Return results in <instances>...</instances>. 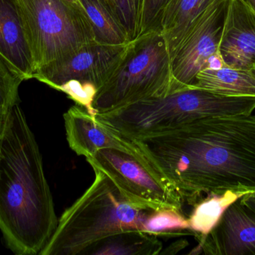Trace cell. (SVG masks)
Masks as SVG:
<instances>
[{"instance_id":"1","label":"cell","mask_w":255,"mask_h":255,"mask_svg":"<svg viewBox=\"0 0 255 255\" xmlns=\"http://www.w3.org/2000/svg\"><path fill=\"white\" fill-rule=\"evenodd\" d=\"M130 140L193 206L210 193L255 191V115L203 118L166 134Z\"/></svg>"},{"instance_id":"2","label":"cell","mask_w":255,"mask_h":255,"mask_svg":"<svg viewBox=\"0 0 255 255\" xmlns=\"http://www.w3.org/2000/svg\"><path fill=\"white\" fill-rule=\"evenodd\" d=\"M58 222L35 136L16 103L0 145V231L15 255H40Z\"/></svg>"},{"instance_id":"3","label":"cell","mask_w":255,"mask_h":255,"mask_svg":"<svg viewBox=\"0 0 255 255\" xmlns=\"http://www.w3.org/2000/svg\"><path fill=\"white\" fill-rule=\"evenodd\" d=\"M94 173L89 188L60 217L40 255H82L108 237L130 230L145 232L153 211L132 206L107 175Z\"/></svg>"},{"instance_id":"4","label":"cell","mask_w":255,"mask_h":255,"mask_svg":"<svg viewBox=\"0 0 255 255\" xmlns=\"http://www.w3.org/2000/svg\"><path fill=\"white\" fill-rule=\"evenodd\" d=\"M255 97H232L191 87L105 113L99 121L129 139L155 137L198 120L251 115Z\"/></svg>"},{"instance_id":"5","label":"cell","mask_w":255,"mask_h":255,"mask_svg":"<svg viewBox=\"0 0 255 255\" xmlns=\"http://www.w3.org/2000/svg\"><path fill=\"white\" fill-rule=\"evenodd\" d=\"M172 76L167 43L160 31L141 34L127 50L94 99L97 114L167 96Z\"/></svg>"},{"instance_id":"6","label":"cell","mask_w":255,"mask_h":255,"mask_svg":"<svg viewBox=\"0 0 255 255\" xmlns=\"http://www.w3.org/2000/svg\"><path fill=\"white\" fill-rule=\"evenodd\" d=\"M16 1L32 58L34 74L96 40L89 19L72 0Z\"/></svg>"},{"instance_id":"7","label":"cell","mask_w":255,"mask_h":255,"mask_svg":"<svg viewBox=\"0 0 255 255\" xmlns=\"http://www.w3.org/2000/svg\"><path fill=\"white\" fill-rule=\"evenodd\" d=\"M94 170L107 175L132 206L157 211L171 209L183 213L184 201L157 172L130 154L105 148L87 157Z\"/></svg>"},{"instance_id":"8","label":"cell","mask_w":255,"mask_h":255,"mask_svg":"<svg viewBox=\"0 0 255 255\" xmlns=\"http://www.w3.org/2000/svg\"><path fill=\"white\" fill-rule=\"evenodd\" d=\"M230 1L215 0L170 53L172 80L169 94L191 88L202 70L221 67L219 46Z\"/></svg>"},{"instance_id":"9","label":"cell","mask_w":255,"mask_h":255,"mask_svg":"<svg viewBox=\"0 0 255 255\" xmlns=\"http://www.w3.org/2000/svg\"><path fill=\"white\" fill-rule=\"evenodd\" d=\"M128 43L108 44L94 40L66 58L40 69L33 78L56 90L71 80L93 84L99 90L121 61Z\"/></svg>"},{"instance_id":"10","label":"cell","mask_w":255,"mask_h":255,"mask_svg":"<svg viewBox=\"0 0 255 255\" xmlns=\"http://www.w3.org/2000/svg\"><path fill=\"white\" fill-rule=\"evenodd\" d=\"M64 119L69 146L78 156L87 158L100 150L112 148L130 154L153 169L133 141L99 121L82 106H72L64 113Z\"/></svg>"},{"instance_id":"11","label":"cell","mask_w":255,"mask_h":255,"mask_svg":"<svg viewBox=\"0 0 255 255\" xmlns=\"http://www.w3.org/2000/svg\"><path fill=\"white\" fill-rule=\"evenodd\" d=\"M189 255H255V215L239 201L232 204L215 228Z\"/></svg>"},{"instance_id":"12","label":"cell","mask_w":255,"mask_h":255,"mask_svg":"<svg viewBox=\"0 0 255 255\" xmlns=\"http://www.w3.org/2000/svg\"><path fill=\"white\" fill-rule=\"evenodd\" d=\"M218 54L222 66L255 69V12L242 0H231Z\"/></svg>"},{"instance_id":"13","label":"cell","mask_w":255,"mask_h":255,"mask_svg":"<svg viewBox=\"0 0 255 255\" xmlns=\"http://www.w3.org/2000/svg\"><path fill=\"white\" fill-rule=\"evenodd\" d=\"M0 58L21 80L32 79V58L16 0H0Z\"/></svg>"},{"instance_id":"14","label":"cell","mask_w":255,"mask_h":255,"mask_svg":"<svg viewBox=\"0 0 255 255\" xmlns=\"http://www.w3.org/2000/svg\"><path fill=\"white\" fill-rule=\"evenodd\" d=\"M192 87L232 97H255V69H205L198 73Z\"/></svg>"},{"instance_id":"15","label":"cell","mask_w":255,"mask_h":255,"mask_svg":"<svg viewBox=\"0 0 255 255\" xmlns=\"http://www.w3.org/2000/svg\"><path fill=\"white\" fill-rule=\"evenodd\" d=\"M215 0H169L160 20L169 54L176 48L195 21Z\"/></svg>"},{"instance_id":"16","label":"cell","mask_w":255,"mask_h":255,"mask_svg":"<svg viewBox=\"0 0 255 255\" xmlns=\"http://www.w3.org/2000/svg\"><path fill=\"white\" fill-rule=\"evenodd\" d=\"M163 250L158 237L130 230L108 237L91 246L82 255H157Z\"/></svg>"},{"instance_id":"17","label":"cell","mask_w":255,"mask_h":255,"mask_svg":"<svg viewBox=\"0 0 255 255\" xmlns=\"http://www.w3.org/2000/svg\"><path fill=\"white\" fill-rule=\"evenodd\" d=\"M73 1L80 6L89 19L97 41L108 44H126L130 42L113 0Z\"/></svg>"},{"instance_id":"18","label":"cell","mask_w":255,"mask_h":255,"mask_svg":"<svg viewBox=\"0 0 255 255\" xmlns=\"http://www.w3.org/2000/svg\"><path fill=\"white\" fill-rule=\"evenodd\" d=\"M245 194L231 190L210 193L195 204L188 218L190 230L196 234L195 238L207 236L218 224L225 211Z\"/></svg>"},{"instance_id":"19","label":"cell","mask_w":255,"mask_h":255,"mask_svg":"<svg viewBox=\"0 0 255 255\" xmlns=\"http://www.w3.org/2000/svg\"><path fill=\"white\" fill-rule=\"evenodd\" d=\"M145 232L158 238L196 236L190 230L188 218L182 212L171 209L153 211L147 221Z\"/></svg>"},{"instance_id":"20","label":"cell","mask_w":255,"mask_h":255,"mask_svg":"<svg viewBox=\"0 0 255 255\" xmlns=\"http://www.w3.org/2000/svg\"><path fill=\"white\" fill-rule=\"evenodd\" d=\"M129 41L141 34L144 0H113Z\"/></svg>"},{"instance_id":"21","label":"cell","mask_w":255,"mask_h":255,"mask_svg":"<svg viewBox=\"0 0 255 255\" xmlns=\"http://www.w3.org/2000/svg\"><path fill=\"white\" fill-rule=\"evenodd\" d=\"M65 93L76 104L85 108L90 115L97 117V112L93 106L98 88L91 83H82L76 80L69 81L57 88Z\"/></svg>"},{"instance_id":"22","label":"cell","mask_w":255,"mask_h":255,"mask_svg":"<svg viewBox=\"0 0 255 255\" xmlns=\"http://www.w3.org/2000/svg\"><path fill=\"white\" fill-rule=\"evenodd\" d=\"M22 82L0 58V109H9L18 103V89Z\"/></svg>"},{"instance_id":"23","label":"cell","mask_w":255,"mask_h":255,"mask_svg":"<svg viewBox=\"0 0 255 255\" xmlns=\"http://www.w3.org/2000/svg\"><path fill=\"white\" fill-rule=\"evenodd\" d=\"M169 0H144L141 34L160 31V20Z\"/></svg>"},{"instance_id":"24","label":"cell","mask_w":255,"mask_h":255,"mask_svg":"<svg viewBox=\"0 0 255 255\" xmlns=\"http://www.w3.org/2000/svg\"><path fill=\"white\" fill-rule=\"evenodd\" d=\"M188 246V242L186 240H179L172 244L170 247H167L164 251L162 250L160 255H175L181 251Z\"/></svg>"},{"instance_id":"25","label":"cell","mask_w":255,"mask_h":255,"mask_svg":"<svg viewBox=\"0 0 255 255\" xmlns=\"http://www.w3.org/2000/svg\"><path fill=\"white\" fill-rule=\"evenodd\" d=\"M241 205L255 215V191L247 193L239 200Z\"/></svg>"},{"instance_id":"26","label":"cell","mask_w":255,"mask_h":255,"mask_svg":"<svg viewBox=\"0 0 255 255\" xmlns=\"http://www.w3.org/2000/svg\"><path fill=\"white\" fill-rule=\"evenodd\" d=\"M8 111L9 109H0V145H1V141L2 139L4 128H5Z\"/></svg>"},{"instance_id":"27","label":"cell","mask_w":255,"mask_h":255,"mask_svg":"<svg viewBox=\"0 0 255 255\" xmlns=\"http://www.w3.org/2000/svg\"><path fill=\"white\" fill-rule=\"evenodd\" d=\"M248 7L255 12V0H242Z\"/></svg>"}]
</instances>
